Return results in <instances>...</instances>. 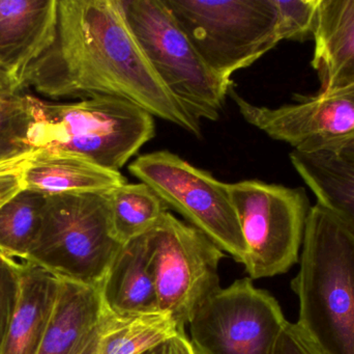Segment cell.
<instances>
[{"label":"cell","instance_id":"cell-1","mask_svg":"<svg viewBox=\"0 0 354 354\" xmlns=\"http://www.w3.org/2000/svg\"><path fill=\"white\" fill-rule=\"evenodd\" d=\"M46 97L111 96L202 136L201 123L164 85L133 35L120 0H57L55 37L27 69L21 91Z\"/></svg>","mask_w":354,"mask_h":354},{"label":"cell","instance_id":"cell-2","mask_svg":"<svg viewBox=\"0 0 354 354\" xmlns=\"http://www.w3.org/2000/svg\"><path fill=\"white\" fill-rule=\"evenodd\" d=\"M291 288L297 324L316 348L354 354V234L317 203L308 214Z\"/></svg>","mask_w":354,"mask_h":354},{"label":"cell","instance_id":"cell-3","mask_svg":"<svg viewBox=\"0 0 354 354\" xmlns=\"http://www.w3.org/2000/svg\"><path fill=\"white\" fill-rule=\"evenodd\" d=\"M26 101L35 149L76 154L106 170L120 172L155 137V116L122 98L95 96L51 103L26 95Z\"/></svg>","mask_w":354,"mask_h":354},{"label":"cell","instance_id":"cell-4","mask_svg":"<svg viewBox=\"0 0 354 354\" xmlns=\"http://www.w3.org/2000/svg\"><path fill=\"white\" fill-rule=\"evenodd\" d=\"M111 193L47 195L27 261L60 280L100 287L122 245L112 227Z\"/></svg>","mask_w":354,"mask_h":354},{"label":"cell","instance_id":"cell-5","mask_svg":"<svg viewBox=\"0 0 354 354\" xmlns=\"http://www.w3.org/2000/svg\"><path fill=\"white\" fill-rule=\"evenodd\" d=\"M206 66L227 82L280 43L274 0H164Z\"/></svg>","mask_w":354,"mask_h":354},{"label":"cell","instance_id":"cell-6","mask_svg":"<svg viewBox=\"0 0 354 354\" xmlns=\"http://www.w3.org/2000/svg\"><path fill=\"white\" fill-rule=\"evenodd\" d=\"M147 60L170 93L197 120L218 121L229 87L203 62L164 0H120Z\"/></svg>","mask_w":354,"mask_h":354},{"label":"cell","instance_id":"cell-7","mask_svg":"<svg viewBox=\"0 0 354 354\" xmlns=\"http://www.w3.org/2000/svg\"><path fill=\"white\" fill-rule=\"evenodd\" d=\"M229 195L247 247L251 280L272 278L299 261L311 206L304 188L260 180L228 183Z\"/></svg>","mask_w":354,"mask_h":354},{"label":"cell","instance_id":"cell-8","mask_svg":"<svg viewBox=\"0 0 354 354\" xmlns=\"http://www.w3.org/2000/svg\"><path fill=\"white\" fill-rule=\"evenodd\" d=\"M129 172L153 189L166 206L207 236L239 263L247 247L229 195L228 183L216 180L176 154L157 151L139 156Z\"/></svg>","mask_w":354,"mask_h":354},{"label":"cell","instance_id":"cell-9","mask_svg":"<svg viewBox=\"0 0 354 354\" xmlns=\"http://www.w3.org/2000/svg\"><path fill=\"white\" fill-rule=\"evenodd\" d=\"M287 322L277 299L247 278L218 289L187 326L196 354H274Z\"/></svg>","mask_w":354,"mask_h":354},{"label":"cell","instance_id":"cell-10","mask_svg":"<svg viewBox=\"0 0 354 354\" xmlns=\"http://www.w3.org/2000/svg\"><path fill=\"white\" fill-rule=\"evenodd\" d=\"M151 233L158 307L185 328L200 306L221 288L218 266L224 251L169 211Z\"/></svg>","mask_w":354,"mask_h":354},{"label":"cell","instance_id":"cell-11","mask_svg":"<svg viewBox=\"0 0 354 354\" xmlns=\"http://www.w3.org/2000/svg\"><path fill=\"white\" fill-rule=\"evenodd\" d=\"M228 97L245 122L297 151H319L354 136V87L328 96H297L295 103L274 108L243 99L233 85Z\"/></svg>","mask_w":354,"mask_h":354},{"label":"cell","instance_id":"cell-12","mask_svg":"<svg viewBox=\"0 0 354 354\" xmlns=\"http://www.w3.org/2000/svg\"><path fill=\"white\" fill-rule=\"evenodd\" d=\"M153 254L151 230L120 247L99 287L106 313L130 317L160 311Z\"/></svg>","mask_w":354,"mask_h":354},{"label":"cell","instance_id":"cell-13","mask_svg":"<svg viewBox=\"0 0 354 354\" xmlns=\"http://www.w3.org/2000/svg\"><path fill=\"white\" fill-rule=\"evenodd\" d=\"M57 0H0V62L19 82L55 37Z\"/></svg>","mask_w":354,"mask_h":354},{"label":"cell","instance_id":"cell-14","mask_svg":"<svg viewBox=\"0 0 354 354\" xmlns=\"http://www.w3.org/2000/svg\"><path fill=\"white\" fill-rule=\"evenodd\" d=\"M313 39L318 95L354 87V0H319Z\"/></svg>","mask_w":354,"mask_h":354},{"label":"cell","instance_id":"cell-15","mask_svg":"<svg viewBox=\"0 0 354 354\" xmlns=\"http://www.w3.org/2000/svg\"><path fill=\"white\" fill-rule=\"evenodd\" d=\"M24 189L45 195L107 193L127 180L120 172L106 170L89 160L54 149H37L23 172Z\"/></svg>","mask_w":354,"mask_h":354},{"label":"cell","instance_id":"cell-16","mask_svg":"<svg viewBox=\"0 0 354 354\" xmlns=\"http://www.w3.org/2000/svg\"><path fill=\"white\" fill-rule=\"evenodd\" d=\"M62 280L29 261L19 262V297L1 354H37Z\"/></svg>","mask_w":354,"mask_h":354},{"label":"cell","instance_id":"cell-17","mask_svg":"<svg viewBox=\"0 0 354 354\" xmlns=\"http://www.w3.org/2000/svg\"><path fill=\"white\" fill-rule=\"evenodd\" d=\"M105 313L99 287L62 280L37 354H80Z\"/></svg>","mask_w":354,"mask_h":354},{"label":"cell","instance_id":"cell-18","mask_svg":"<svg viewBox=\"0 0 354 354\" xmlns=\"http://www.w3.org/2000/svg\"><path fill=\"white\" fill-rule=\"evenodd\" d=\"M289 157L318 205L354 234V164L326 149L293 150Z\"/></svg>","mask_w":354,"mask_h":354},{"label":"cell","instance_id":"cell-19","mask_svg":"<svg viewBox=\"0 0 354 354\" xmlns=\"http://www.w3.org/2000/svg\"><path fill=\"white\" fill-rule=\"evenodd\" d=\"M180 334L185 328L162 311L130 317L107 313L100 354H145Z\"/></svg>","mask_w":354,"mask_h":354},{"label":"cell","instance_id":"cell-20","mask_svg":"<svg viewBox=\"0 0 354 354\" xmlns=\"http://www.w3.org/2000/svg\"><path fill=\"white\" fill-rule=\"evenodd\" d=\"M46 197L22 189L0 207V253L27 261L41 230Z\"/></svg>","mask_w":354,"mask_h":354},{"label":"cell","instance_id":"cell-21","mask_svg":"<svg viewBox=\"0 0 354 354\" xmlns=\"http://www.w3.org/2000/svg\"><path fill=\"white\" fill-rule=\"evenodd\" d=\"M110 209L114 234L122 245L151 231L168 211L167 206L145 183H126L112 191Z\"/></svg>","mask_w":354,"mask_h":354},{"label":"cell","instance_id":"cell-22","mask_svg":"<svg viewBox=\"0 0 354 354\" xmlns=\"http://www.w3.org/2000/svg\"><path fill=\"white\" fill-rule=\"evenodd\" d=\"M26 95L0 99V162L33 153Z\"/></svg>","mask_w":354,"mask_h":354},{"label":"cell","instance_id":"cell-23","mask_svg":"<svg viewBox=\"0 0 354 354\" xmlns=\"http://www.w3.org/2000/svg\"><path fill=\"white\" fill-rule=\"evenodd\" d=\"M280 41L313 39L319 0H274Z\"/></svg>","mask_w":354,"mask_h":354},{"label":"cell","instance_id":"cell-24","mask_svg":"<svg viewBox=\"0 0 354 354\" xmlns=\"http://www.w3.org/2000/svg\"><path fill=\"white\" fill-rule=\"evenodd\" d=\"M19 297V262L0 253V354Z\"/></svg>","mask_w":354,"mask_h":354},{"label":"cell","instance_id":"cell-25","mask_svg":"<svg viewBox=\"0 0 354 354\" xmlns=\"http://www.w3.org/2000/svg\"><path fill=\"white\" fill-rule=\"evenodd\" d=\"M33 153L0 162V207L24 189L23 172Z\"/></svg>","mask_w":354,"mask_h":354},{"label":"cell","instance_id":"cell-26","mask_svg":"<svg viewBox=\"0 0 354 354\" xmlns=\"http://www.w3.org/2000/svg\"><path fill=\"white\" fill-rule=\"evenodd\" d=\"M274 354H322L297 324L287 322Z\"/></svg>","mask_w":354,"mask_h":354},{"label":"cell","instance_id":"cell-27","mask_svg":"<svg viewBox=\"0 0 354 354\" xmlns=\"http://www.w3.org/2000/svg\"><path fill=\"white\" fill-rule=\"evenodd\" d=\"M145 354H196L185 334L177 335Z\"/></svg>","mask_w":354,"mask_h":354},{"label":"cell","instance_id":"cell-28","mask_svg":"<svg viewBox=\"0 0 354 354\" xmlns=\"http://www.w3.org/2000/svg\"><path fill=\"white\" fill-rule=\"evenodd\" d=\"M21 91L18 78L0 62V99H8L19 95Z\"/></svg>","mask_w":354,"mask_h":354},{"label":"cell","instance_id":"cell-29","mask_svg":"<svg viewBox=\"0 0 354 354\" xmlns=\"http://www.w3.org/2000/svg\"><path fill=\"white\" fill-rule=\"evenodd\" d=\"M106 318H107V313H105L101 324L93 330V335L87 341L86 345H85L80 354H100V344H101V338L102 335H103L104 326H105Z\"/></svg>","mask_w":354,"mask_h":354},{"label":"cell","instance_id":"cell-30","mask_svg":"<svg viewBox=\"0 0 354 354\" xmlns=\"http://www.w3.org/2000/svg\"><path fill=\"white\" fill-rule=\"evenodd\" d=\"M326 149L330 150V151L334 152L335 154L340 156L343 159L354 164V136L340 141V143H335V145L326 148Z\"/></svg>","mask_w":354,"mask_h":354}]
</instances>
